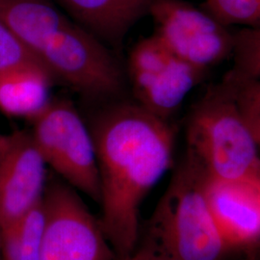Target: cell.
Listing matches in <instances>:
<instances>
[{
  "mask_svg": "<svg viewBox=\"0 0 260 260\" xmlns=\"http://www.w3.org/2000/svg\"><path fill=\"white\" fill-rule=\"evenodd\" d=\"M21 66L42 67L9 28L0 21V71Z\"/></svg>",
  "mask_w": 260,
  "mask_h": 260,
  "instance_id": "2e32d148",
  "label": "cell"
},
{
  "mask_svg": "<svg viewBox=\"0 0 260 260\" xmlns=\"http://www.w3.org/2000/svg\"><path fill=\"white\" fill-rule=\"evenodd\" d=\"M101 184L100 221L117 260L135 251L145 198L173 162L176 132L138 103H118L88 123Z\"/></svg>",
  "mask_w": 260,
  "mask_h": 260,
  "instance_id": "6da1fadb",
  "label": "cell"
},
{
  "mask_svg": "<svg viewBox=\"0 0 260 260\" xmlns=\"http://www.w3.org/2000/svg\"><path fill=\"white\" fill-rule=\"evenodd\" d=\"M255 179H256V182H257V184H258V186H259L260 188V164L259 167H258V170H257V174H256Z\"/></svg>",
  "mask_w": 260,
  "mask_h": 260,
  "instance_id": "d6986e66",
  "label": "cell"
},
{
  "mask_svg": "<svg viewBox=\"0 0 260 260\" xmlns=\"http://www.w3.org/2000/svg\"><path fill=\"white\" fill-rule=\"evenodd\" d=\"M0 138H1V134H0Z\"/></svg>",
  "mask_w": 260,
  "mask_h": 260,
  "instance_id": "7402d4cb",
  "label": "cell"
},
{
  "mask_svg": "<svg viewBox=\"0 0 260 260\" xmlns=\"http://www.w3.org/2000/svg\"><path fill=\"white\" fill-rule=\"evenodd\" d=\"M119 260H153L151 258H149V256H147L146 254L142 253L138 251H133L132 254H130L129 256L125 257V258H122V259Z\"/></svg>",
  "mask_w": 260,
  "mask_h": 260,
  "instance_id": "e0dca14e",
  "label": "cell"
},
{
  "mask_svg": "<svg viewBox=\"0 0 260 260\" xmlns=\"http://www.w3.org/2000/svg\"><path fill=\"white\" fill-rule=\"evenodd\" d=\"M207 200L229 251L260 243V188L256 179L208 182Z\"/></svg>",
  "mask_w": 260,
  "mask_h": 260,
  "instance_id": "9c48e42d",
  "label": "cell"
},
{
  "mask_svg": "<svg viewBox=\"0 0 260 260\" xmlns=\"http://www.w3.org/2000/svg\"><path fill=\"white\" fill-rule=\"evenodd\" d=\"M247 260H253V259H252V258H251V257H250V258H249V259H247Z\"/></svg>",
  "mask_w": 260,
  "mask_h": 260,
  "instance_id": "44dd1931",
  "label": "cell"
},
{
  "mask_svg": "<svg viewBox=\"0 0 260 260\" xmlns=\"http://www.w3.org/2000/svg\"><path fill=\"white\" fill-rule=\"evenodd\" d=\"M44 229L42 203L1 231L0 260H40Z\"/></svg>",
  "mask_w": 260,
  "mask_h": 260,
  "instance_id": "7c38bea8",
  "label": "cell"
},
{
  "mask_svg": "<svg viewBox=\"0 0 260 260\" xmlns=\"http://www.w3.org/2000/svg\"><path fill=\"white\" fill-rule=\"evenodd\" d=\"M233 93L242 117L260 149V79L230 82L222 79Z\"/></svg>",
  "mask_w": 260,
  "mask_h": 260,
  "instance_id": "9a60e30c",
  "label": "cell"
},
{
  "mask_svg": "<svg viewBox=\"0 0 260 260\" xmlns=\"http://www.w3.org/2000/svg\"><path fill=\"white\" fill-rule=\"evenodd\" d=\"M47 167L29 131L1 135V231L42 203L47 185Z\"/></svg>",
  "mask_w": 260,
  "mask_h": 260,
  "instance_id": "ba28073f",
  "label": "cell"
},
{
  "mask_svg": "<svg viewBox=\"0 0 260 260\" xmlns=\"http://www.w3.org/2000/svg\"><path fill=\"white\" fill-rule=\"evenodd\" d=\"M209 179L185 153L141 228L135 251L153 260H224L229 249L214 221Z\"/></svg>",
  "mask_w": 260,
  "mask_h": 260,
  "instance_id": "7a4b0ae2",
  "label": "cell"
},
{
  "mask_svg": "<svg viewBox=\"0 0 260 260\" xmlns=\"http://www.w3.org/2000/svg\"><path fill=\"white\" fill-rule=\"evenodd\" d=\"M42 205L40 260H117L100 218L79 192L54 173L47 176Z\"/></svg>",
  "mask_w": 260,
  "mask_h": 260,
  "instance_id": "5b68a950",
  "label": "cell"
},
{
  "mask_svg": "<svg viewBox=\"0 0 260 260\" xmlns=\"http://www.w3.org/2000/svg\"><path fill=\"white\" fill-rule=\"evenodd\" d=\"M149 15L160 43L205 74L232 56L233 33L204 10L183 0H154Z\"/></svg>",
  "mask_w": 260,
  "mask_h": 260,
  "instance_id": "8992f818",
  "label": "cell"
},
{
  "mask_svg": "<svg viewBox=\"0 0 260 260\" xmlns=\"http://www.w3.org/2000/svg\"><path fill=\"white\" fill-rule=\"evenodd\" d=\"M251 251L253 252L251 258L253 260H260V243L258 245H256L253 249H251Z\"/></svg>",
  "mask_w": 260,
  "mask_h": 260,
  "instance_id": "ac0fdd59",
  "label": "cell"
},
{
  "mask_svg": "<svg viewBox=\"0 0 260 260\" xmlns=\"http://www.w3.org/2000/svg\"><path fill=\"white\" fill-rule=\"evenodd\" d=\"M233 66L223 80L240 82L260 79V28H241L233 33Z\"/></svg>",
  "mask_w": 260,
  "mask_h": 260,
  "instance_id": "4fadbf2b",
  "label": "cell"
},
{
  "mask_svg": "<svg viewBox=\"0 0 260 260\" xmlns=\"http://www.w3.org/2000/svg\"><path fill=\"white\" fill-rule=\"evenodd\" d=\"M203 10L225 27L260 28V0H205Z\"/></svg>",
  "mask_w": 260,
  "mask_h": 260,
  "instance_id": "5bb4252c",
  "label": "cell"
},
{
  "mask_svg": "<svg viewBox=\"0 0 260 260\" xmlns=\"http://www.w3.org/2000/svg\"><path fill=\"white\" fill-rule=\"evenodd\" d=\"M103 44L118 47L140 19L149 15L154 0H57Z\"/></svg>",
  "mask_w": 260,
  "mask_h": 260,
  "instance_id": "30bf717a",
  "label": "cell"
},
{
  "mask_svg": "<svg viewBox=\"0 0 260 260\" xmlns=\"http://www.w3.org/2000/svg\"><path fill=\"white\" fill-rule=\"evenodd\" d=\"M53 77L39 66L0 71V110L28 120L42 110L49 98Z\"/></svg>",
  "mask_w": 260,
  "mask_h": 260,
  "instance_id": "8fae6325",
  "label": "cell"
},
{
  "mask_svg": "<svg viewBox=\"0 0 260 260\" xmlns=\"http://www.w3.org/2000/svg\"><path fill=\"white\" fill-rule=\"evenodd\" d=\"M29 120V132L52 173L100 205L93 138L75 105L67 100H50Z\"/></svg>",
  "mask_w": 260,
  "mask_h": 260,
  "instance_id": "277c9868",
  "label": "cell"
},
{
  "mask_svg": "<svg viewBox=\"0 0 260 260\" xmlns=\"http://www.w3.org/2000/svg\"><path fill=\"white\" fill-rule=\"evenodd\" d=\"M0 242H1V226H0Z\"/></svg>",
  "mask_w": 260,
  "mask_h": 260,
  "instance_id": "ffe728a7",
  "label": "cell"
},
{
  "mask_svg": "<svg viewBox=\"0 0 260 260\" xmlns=\"http://www.w3.org/2000/svg\"><path fill=\"white\" fill-rule=\"evenodd\" d=\"M186 154L210 182L254 179L258 147L230 88L222 81L208 88L196 103L186 125Z\"/></svg>",
  "mask_w": 260,
  "mask_h": 260,
  "instance_id": "3957f363",
  "label": "cell"
},
{
  "mask_svg": "<svg viewBox=\"0 0 260 260\" xmlns=\"http://www.w3.org/2000/svg\"><path fill=\"white\" fill-rule=\"evenodd\" d=\"M127 69L136 103L167 121L205 75L172 53L154 35L133 47Z\"/></svg>",
  "mask_w": 260,
  "mask_h": 260,
  "instance_id": "52a82bcc",
  "label": "cell"
}]
</instances>
